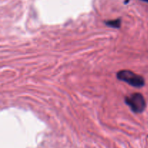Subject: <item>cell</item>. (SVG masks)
<instances>
[{"label": "cell", "mask_w": 148, "mask_h": 148, "mask_svg": "<svg viewBox=\"0 0 148 148\" xmlns=\"http://www.w3.org/2000/svg\"><path fill=\"white\" fill-rule=\"evenodd\" d=\"M116 77L119 80L127 82V84L134 88H143L145 83V79L143 77L127 69L121 70L117 72Z\"/></svg>", "instance_id": "6da1fadb"}, {"label": "cell", "mask_w": 148, "mask_h": 148, "mask_svg": "<svg viewBox=\"0 0 148 148\" xmlns=\"http://www.w3.org/2000/svg\"><path fill=\"white\" fill-rule=\"evenodd\" d=\"M125 103L134 114L143 113L146 108L145 99L140 93H133L130 96L126 97Z\"/></svg>", "instance_id": "7a4b0ae2"}, {"label": "cell", "mask_w": 148, "mask_h": 148, "mask_svg": "<svg viewBox=\"0 0 148 148\" xmlns=\"http://www.w3.org/2000/svg\"><path fill=\"white\" fill-rule=\"evenodd\" d=\"M106 25L107 26L113 27V28H120L121 27V20L120 18L116 19V20H108V21L105 22Z\"/></svg>", "instance_id": "3957f363"}, {"label": "cell", "mask_w": 148, "mask_h": 148, "mask_svg": "<svg viewBox=\"0 0 148 148\" xmlns=\"http://www.w3.org/2000/svg\"><path fill=\"white\" fill-rule=\"evenodd\" d=\"M143 1H146V2H148V0H143Z\"/></svg>", "instance_id": "277c9868"}]
</instances>
